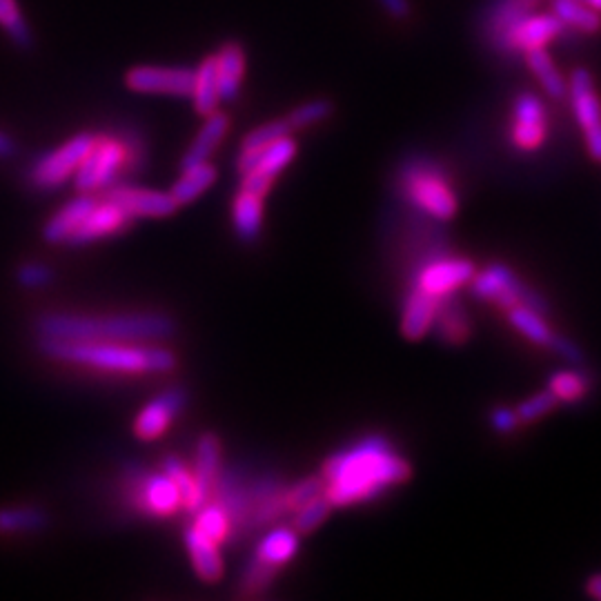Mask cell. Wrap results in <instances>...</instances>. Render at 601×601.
<instances>
[{
	"instance_id": "1",
	"label": "cell",
	"mask_w": 601,
	"mask_h": 601,
	"mask_svg": "<svg viewBox=\"0 0 601 601\" xmlns=\"http://www.w3.org/2000/svg\"><path fill=\"white\" fill-rule=\"evenodd\" d=\"M410 472L408 463L392 455L386 443L372 439L325 461L323 477L330 481L325 495L332 506H350L377 497L388 486L401 484Z\"/></svg>"
},
{
	"instance_id": "2",
	"label": "cell",
	"mask_w": 601,
	"mask_h": 601,
	"mask_svg": "<svg viewBox=\"0 0 601 601\" xmlns=\"http://www.w3.org/2000/svg\"><path fill=\"white\" fill-rule=\"evenodd\" d=\"M43 339L56 341H118L136 343L172 337L174 323L163 314H116V317H74L52 314L38 321Z\"/></svg>"
},
{
	"instance_id": "3",
	"label": "cell",
	"mask_w": 601,
	"mask_h": 601,
	"mask_svg": "<svg viewBox=\"0 0 601 601\" xmlns=\"http://www.w3.org/2000/svg\"><path fill=\"white\" fill-rule=\"evenodd\" d=\"M41 350L56 361L110 372H170L176 357L165 348H141L118 341H56L41 339Z\"/></svg>"
},
{
	"instance_id": "4",
	"label": "cell",
	"mask_w": 601,
	"mask_h": 601,
	"mask_svg": "<svg viewBox=\"0 0 601 601\" xmlns=\"http://www.w3.org/2000/svg\"><path fill=\"white\" fill-rule=\"evenodd\" d=\"M125 139H94L90 152L76 170L78 192L92 194L114 181V176L127 165Z\"/></svg>"
},
{
	"instance_id": "5",
	"label": "cell",
	"mask_w": 601,
	"mask_h": 601,
	"mask_svg": "<svg viewBox=\"0 0 601 601\" xmlns=\"http://www.w3.org/2000/svg\"><path fill=\"white\" fill-rule=\"evenodd\" d=\"M92 145V134H76L74 139L63 143L58 150L38 159L32 167V172H29V179H32L38 190H52V187L63 185L78 170V165L83 163Z\"/></svg>"
},
{
	"instance_id": "6",
	"label": "cell",
	"mask_w": 601,
	"mask_h": 601,
	"mask_svg": "<svg viewBox=\"0 0 601 601\" xmlns=\"http://www.w3.org/2000/svg\"><path fill=\"white\" fill-rule=\"evenodd\" d=\"M568 87L570 96H573L577 121L586 136L588 152L601 163V101L595 92L593 76L584 67H579V70L573 72Z\"/></svg>"
},
{
	"instance_id": "7",
	"label": "cell",
	"mask_w": 601,
	"mask_h": 601,
	"mask_svg": "<svg viewBox=\"0 0 601 601\" xmlns=\"http://www.w3.org/2000/svg\"><path fill=\"white\" fill-rule=\"evenodd\" d=\"M475 294L481 299H492L506 305V308L524 305V308H530L539 314L546 312V305L541 303L537 294H532L524 283L517 281L515 274L504 268V265H492L488 272L481 274L475 281Z\"/></svg>"
},
{
	"instance_id": "8",
	"label": "cell",
	"mask_w": 601,
	"mask_h": 601,
	"mask_svg": "<svg viewBox=\"0 0 601 601\" xmlns=\"http://www.w3.org/2000/svg\"><path fill=\"white\" fill-rule=\"evenodd\" d=\"M125 85L141 94L190 96L194 85V70L190 67H150L141 65L125 74Z\"/></svg>"
},
{
	"instance_id": "9",
	"label": "cell",
	"mask_w": 601,
	"mask_h": 601,
	"mask_svg": "<svg viewBox=\"0 0 601 601\" xmlns=\"http://www.w3.org/2000/svg\"><path fill=\"white\" fill-rule=\"evenodd\" d=\"M566 32V25L555 14L530 12L510 29L504 41L497 47L501 54H521L532 47H546Z\"/></svg>"
},
{
	"instance_id": "10",
	"label": "cell",
	"mask_w": 601,
	"mask_h": 601,
	"mask_svg": "<svg viewBox=\"0 0 601 601\" xmlns=\"http://www.w3.org/2000/svg\"><path fill=\"white\" fill-rule=\"evenodd\" d=\"M103 199L118 205L130 216H150V219H163L179 210L170 192L139 190V187H110L103 192Z\"/></svg>"
},
{
	"instance_id": "11",
	"label": "cell",
	"mask_w": 601,
	"mask_h": 601,
	"mask_svg": "<svg viewBox=\"0 0 601 601\" xmlns=\"http://www.w3.org/2000/svg\"><path fill=\"white\" fill-rule=\"evenodd\" d=\"M537 7L539 0H490L484 16H481V32L486 34L488 45L497 52L510 29L526 14L535 12Z\"/></svg>"
},
{
	"instance_id": "12",
	"label": "cell",
	"mask_w": 601,
	"mask_h": 601,
	"mask_svg": "<svg viewBox=\"0 0 601 601\" xmlns=\"http://www.w3.org/2000/svg\"><path fill=\"white\" fill-rule=\"evenodd\" d=\"M408 192L412 194V199L421 205L423 210H428L432 216L437 219H452L457 212V201L452 192L448 190V185L443 183L439 174H430V172H415L408 176Z\"/></svg>"
},
{
	"instance_id": "13",
	"label": "cell",
	"mask_w": 601,
	"mask_h": 601,
	"mask_svg": "<svg viewBox=\"0 0 601 601\" xmlns=\"http://www.w3.org/2000/svg\"><path fill=\"white\" fill-rule=\"evenodd\" d=\"M181 406H183V392L179 390L161 394L159 399L147 403V406L141 410V415L134 421L136 437L143 441L159 439L163 432L170 428V423L176 417V412L181 410Z\"/></svg>"
},
{
	"instance_id": "14",
	"label": "cell",
	"mask_w": 601,
	"mask_h": 601,
	"mask_svg": "<svg viewBox=\"0 0 601 601\" xmlns=\"http://www.w3.org/2000/svg\"><path fill=\"white\" fill-rule=\"evenodd\" d=\"M132 216L123 212L118 205L105 201L96 203V208L90 212V216L83 221L81 228L74 232L70 239L72 245H87L98 239H105V236L121 232L127 223H130Z\"/></svg>"
},
{
	"instance_id": "15",
	"label": "cell",
	"mask_w": 601,
	"mask_h": 601,
	"mask_svg": "<svg viewBox=\"0 0 601 601\" xmlns=\"http://www.w3.org/2000/svg\"><path fill=\"white\" fill-rule=\"evenodd\" d=\"M544 127H546V114L544 105L537 96L521 94L515 103V130H512V139L524 150H535V147L544 141Z\"/></svg>"
},
{
	"instance_id": "16",
	"label": "cell",
	"mask_w": 601,
	"mask_h": 601,
	"mask_svg": "<svg viewBox=\"0 0 601 601\" xmlns=\"http://www.w3.org/2000/svg\"><path fill=\"white\" fill-rule=\"evenodd\" d=\"M510 323L515 325V328L521 334H526V337L530 341L541 343V346L553 348L559 354H564V357L570 359V361H579L581 359L573 343H568V341H564L561 337H555V334L548 330V325L544 321H541V317H539V314L535 310L524 308V305H512V308H510Z\"/></svg>"
},
{
	"instance_id": "17",
	"label": "cell",
	"mask_w": 601,
	"mask_h": 601,
	"mask_svg": "<svg viewBox=\"0 0 601 601\" xmlns=\"http://www.w3.org/2000/svg\"><path fill=\"white\" fill-rule=\"evenodd\" d=\"M136 504L139 508L152 512V515H174L183 506L181 492L174 486V481L163 475H154L143 479L136 490Z\"/></svg>"
},
{
	"instance_id": "18",
	"label": "cell",
	"mask_w": 601,
	"mask_h": 601,
	"mask_svg": "<svg viewBox=\"0 0 601 601\" xmlns=\"http://www.w3.org/2000/svg\"><path fill=\"white\" fill-rule=\"evenodd\" d=\"M96 199L90 194L78 196V199L70 201L67 205H63L61 212H56L52 219L47 221L43 236L47 243H63L70 241L74 232L81 228L83 221L90 216V212L96 208Z\"/></svg>"
},
{
	"instance_id": "19",
	"label": "cell",
	"mask_w": 601,
	"mask_h": 601,
	"mask_svg": "<svg viewBox=\"0 0 601 601\" xmlns=\"http://www.w3.org/2000/svg\"><path fill=\"white\" fill-rule=\"evenodd\" d=\"M472 274L475 270H472L470 261H437L421 272L419 288L435 294V297H443V294L459 288L461 283L470 281Z\"/></svg>"
},
{
	"instance_id": "20",
	"label": "cell",
	"mask_w": 601,
	"mask_h": 601,
	"mask_svg": "<svg viewBox=\"0 0 601 601\" xmlns=\"http://www.w3.org/2000/svg\"><path fill=\"white\" fill-rule=\"evenodd\" d=\"M230 116L223 112H212L210 116H205V125L201 127V132L196 134L194 143L190 145V150L185 152V156L181 159V167H192L205 163L214 154L216 147L223 143L225 136L230 132Z\"/></svg>"
},
{
	"instance_id": "21",
	"label": "cell",
	"mask_w": 601,
	"mask_h": 601,
	"mask_svg": "<svg viewBox=\"0 0 601 601\" xmlns=\"http://www.w3.org/2000/svg\"><path fill=\"white\" fill-rule=\"evenodd\" d=\"M437 305H439V297L417 288L415 294L408 299L406 310H403V321H401L403 337L410 341H419L426 337L428 330L432 328V323H435Z\"/></svg>"
},
{
	"instance_id": "22",
	"label": "cell",
	"mask_w": 601,
	"mask_h": 601,
	"mask_svg": "<svg viewBox=\"0 0 601 601\" xmlns=\"http://www.w3.org/2000/svg\"><path fill=\"white\" fill-rule=\"evenodd\" d=\"M290 132H292V127L288 121H285V118H279V121H270L261 127H256L254 132H250L243 139L241 154H239V172L241 174L252 172L265 147L272 145L274 141L283 139V136H290Z\"/></svg>"
},
{
	"instance_id": "23",
	"label": "cell",
	"mask_w": 601,
	"mask_h": 601,
	"mask_svg": "<svg viewBox=\"0 0 601 601\" xmlns=\"http://www.w3.org/2000/svg\"><path fill=\"white\" fill-rule=\"evenodd\" d=\"M185 544L187 550H190L196 575H199L203 581H210V584L223 577V559L214 541L203 537L196 528H190L185 532Z\"/></svg>"
},
{
	"instance_id": "24",
	"label": "cell",
	"mask_w": 601,
	"mask_h": 601,
	"mask_svg": "<svg viewBox=\"0 0 601 601\" xmlns=\"http://www.w3.org/2000/svg\"><path fill=\"white\" fill-rule=\"evenodd\" d=\"M216 65H219V94L221 101L230 103L239 96L243 72H245V54L239 43H225L219 54H216Z\"/></svg>"
},
{
	"instance_id": "25",
	"label": "cell",
	"mask_w": 601,
	"mask_h": 601,
	"mask_svg": "<svg viewBox=\"0 0 601 601\" xmlns=\"http://www.w3.org/2000/svg\"><path fill=\"white\" fill-rule=\"evenodd\" d=\"M192 101L194 110L201 116H210L219 110V65H216V56H208L199 65V70H194V85H192Z\"/></svg>"
},
{
	"instance_id": "26",
	"label": "cell",
	"mask_w": 601,
	"mask_h": 601,
	"mask_svg": "<svg viewBox=\"0 0 601 601\" xmlns=\"http://www.w3.org/2000/svg\"><path fill=\"white\" fill-rule=\"evenodd\" d=\"M219 461H221V441L212 432H205L199 439V448H196V470L194 481L199 486L203 501L214 492L216 481H219Z\"/></svg>"
},
{
	"instance_id": "27",
	"label": "cell",
	"mask_w": 601,
	"mask_h": 601,
	"mask_svg": "<svg viewBox=\"0 0 601 601\" xmlns=\"http://www.w3.org/2000/svg\"><path fill=\"white\" fill-rule=\"evenodd\" d=\"M216 181V167L212 163H199V165H192V167H185L183 170V176L179 181H176L172 185V199L176 201V205H187L199 199V196L208 190V187H212Z\"/></svg>"
},
{
	"instance_id": "28",
	"label": "cell",
	"mask_w": 601,
	"mask_h": 601,
	"mask_svg": "<svg viewBox=\"0 0 601 601\" xmlns=\"http://www.w3.org/2000/svg\"><path fill=\"white\" fill-rule=\"evenodd\" d=\"M524 56L530 72L535 74L539 85L544 87V92L553 98H564L568 92V85L557 72V67L553 63V58H550V54L546 52V47H532L528 52H524Z\"/></svg>"
},
{
	"instance_id": "29",
	"label": "cell",
	"mask_w": 601,
	"mask_h": 601,
	"mask_svg": "<svg viewBox=\"0 0 601 601\" xmlns=\"http://www.w3.org/2000/svg\"><path fill=\"white\" fill-rule=\"evenodd\" d=\"M297 548H299V539L294 535V530L279 528V530H272L270 535L261 541L259 550H256V557L265 561L268 566H272L274 570H281L294 555H297Z\"/></svg>"
},
{
	"instance_id": "30",
	"label": "cell",
	"mask_w": 601,
	"mask_h": 601,
	"mask_svg": "<svg viewBox=\"0 0 601 601\" xmlns=\"http://www.w3.org/2000/svg\"><path fill=\"white\" fill-rule=\"evenodd\" d=\"M553 14L566 27H575L584 34H595L601 27V14L584 0H553Z\"/></svg>"
},
{
	"instance_id": "31",
	"label": "cell",
	"mask_w": 601,
	"mask_h": 601,
	"mask_svg": "<svg viewBox=\"0 0 601 601\" xmlns=\"http://www.w3.org/2000/svg\"><path fill=\"white\" fill-rule=\"evenodd\" d=\"M234 228L239 232L243 239H254L261 230V221H263V199L256 194L243 192L236 196L234 201Z\"/></svg>"
},
{
	"instance_id": "32",
	"label": "cell",
	"mask_w": 601,
	"mask_h": 601,
	"mask_svg": "<svg viewBox=\"0 0 601 601\" xmlns=\"http://www.w3.org/2000/svg\"><path fill=\"white\" fill-rule=\"evenodd\" d=\"M163 468H165V475L174 481L176 488H179L183 506L190 512H199V508L205 506V501L201 497L199 486H196L194 475H190V472L183 468V463L176 457H167Z\"/></svg>"
},
{
	"instance_id": "33",
	"label": "cell",
	"mask_w": 601,
	"mask_h": 601,
	"mask_svg": "<svg viewBox=\"0 0 601 601\" xmlns=\"http://www.w3.org/2000/svg\"><path fill=\"white\" fill-rule=\"evenodd\" d=\"M47 519L43 510L36 508H3L0 510V535H18V532H36L45 528Z\"/></svg>"
},
{
	"instance_id": "34",
	"label": "cell",
	"mask_w": 601,
	"mask_h": 601,
	"mask_svg": "<svg viewBox=\"0 0 601 601\" xmlns=\"http://www.w3.org/2000/svg\"><path fill=\"white\" fill-rule=\"evenodd\" d=\"M294 154H297V143H294L290 136H283V139L265 147L259 156V161L254 165V170L277 179V174L294 159Z\"/></svg>"
},
{
	"instance_id": "35",
	"label": "cell",
	"mask_w": 601,
	"mask_h": 601,
	"mask_svg": "<svg viewBox=\"0 0 601 601\" xmlns=\"http://www.w3.org/2000/svg\"><path fill=\"white\" fill-rule=\"evenodd\" d=\"M0 27L18 47L32 45V29H29L16 0H0Z\"/></svg>"
},
{
	"instance_id": "36",
	"label": "cell",
	"mask_w": 601,
	"mask_h": 601,
	"mask_svg": "<svg viewBox=\"0 0 601 601\" xmlns=\"http://www.w3.org/2000/svg\"><path fill=\"white\" fill-rule=\"evenodd\" d=\"M199 519H196V530L201 532L203 537H208L210 541H214L216 546L221 544V541L230 535V517L228 512H225V508L221 504H212V506H205V508H199Z\"/></svg>"
},
{
	"instance_id": "37",
	"label": "cell",
	"mask_w": 601,
	"mask_h": 601,
	"mask_svg": "<svg viewBox=\"0 0 601 601\" xmlns=\"http://www.w3.org/2000/svg\"><path fill=\"white\" fill-rule=\"evenodd\" d=\"M332 112H334L332 101H328V98H314V101H310V103L294 107V110L285 116V121L290 123L292 132H294V130H303V127H310V125H317V123L325 121V118L332 116Z\"/></svg>"
},
{
	"instance_id": "38",
	"label": "cell",
	"mask_w": 601,
	"mask_h": 601,
	"mask_svg": "<svg viewBox=\"0 0 601 601\" xmlns=\"http://www.w3.org/2000/svg\"><path fill=\"white\" fill-rule=\"evenodd\" d=\"M330 510H332V501L328 499V495H321L314 501H310V504L301 506L297 512V517H294V530L301 532V535H308V532H314L317 530L325 519L330 517Z\"/></svg>"
},
{
	"instance_id": "39",
	"label": "cell",
	"mask_w": 601,
	"mask_h": 601,
	"mask_svg": "<svg viewBox=\"0 0 601 601\" xmlns=\"http://www.w3.org/2000/svg\"><path fill=\"white\" fill-rule=\"evenodd\" d=\"M279 570H274L272 566L265 564L259 557H254L252 564L245 568L243 579H241V595L243 597H256L265 593V590L270 588L274 575H277Z\"/></svg>"
},
{
	"instance_id": "40",
	"label": "cell",
	"mask_w": 601,
	"mask_h": 601,
	"mask_svg": "<svg viewBox=\"0 0 601 601\" xmlns=\"http://www.w3.org/2000/svg\"><path fill=\"white\" fill-rule=\"evenodd\" d=\"M325 490H328V481H325V477L303 479L297 486L285 492V508L299 510L301 506L310 504V501L325 495Z\"/></svg>"
},
{
	"instance_id": "41",
	"label": "cell",
	"mask_w": 601,
	"mask_h": 601,
	"mask_svg": "<svg viewBox=\"0 0 601 601\" xmlns=\"http://www.w3.org/2000/svg\"><path fill=\"white\" fill-rule=\"evenodd\" d=\"M557 406V397L553 390H546V392H539L535 394V397H530L528 401H524L517 410V419L521 421H535L539 417H544L546 412H550Z\"/></svg>"
},
{
	"instance_id": "42",
	"label": "cell",
	"mask_w": 601,
	"mask_h": 601,
	"mask_svg": "<svg viewBox=\"0 0 601 601\" xmlns=\"http://www.w3.org/2000/svg\"><path fill=\"white\" fill-rule=\"evenodd\" d=\"M550 390L555 392L557 399L573 401V399H579L581 394H584L586 383H584V379L579 377V374L559 372V374H555L553 381H550Z\"/></svg>"
},
{
	"instance_id": "43",
	"label": "cell",
	"mask_w": 601,
	"mask_h": 601,
	"mask_svg": "<svg viewBox=\"0 0 601 601\" xmlns=\"http://www.w3.org/2000/svg\"><path fill=\"white\" fill-rule=\"evenodd\" d=\"M49 279H52V272L41 263H27L18 270V281H21L25 288H41Z\"/></svg>"
},
{
	"instance_id": "44",
	"label": "cell",
	"mask_w": 601,
	"mask_h": 601,
	"mask_svg": "<svg viewBox=\"0 0 601 601\" xmlns=\"http://www.w3.org/2000/svg\"><path fill=\"white\" fill-rule=\"evenodd\" d=\"M379 3L392 18H399V21H406L410 16V0H379Z\"/></svg>"
},
{
	"instance_id": "45",
	"label": "cell",
	"mask_w": 601,
	"mask_h": 601,
	"mask_svg": "<svg viewBox=\"0 0 601 601\" xmlns=\"http://www.w3.org/2000/svg\"><path fill=\"white\" fill-rule=\"evenodd\" d=\"M517 415H512L510 410H497L492 415V426H495L499 432H508L517 426Z\"/></svg>"
},
{
	"instance_id": "46",
	"label": "cell",
	"mask_w": 601,
	"mask_h": 601,
	"mask_svg": "<svg viewBox=\"0 0 601 601\" xmlns=\"http://www.w3.org/2000/svg\"><path fill=\"white\" fill-rule=\"evenodd\" d=\"M14 150H16V145L12 141V136L0 132V159H7V156H12Z\"/></svg>"
},
{
	"instance_id": "47",
	"label": "cell",
	"mask_w": 601,
	"mask_h": 601,
	"mask_svg": "<svg viewBox=\"0 0 601 601\" xmlns=\"http://www.w3.org/2000/svg\"><path fill=\"white\" fill-rule=\"evenodd\" d=\"M588 593L593 597H597V599H601V575L588 579Z\"/></svg>"
},
{
	"instance_id": "48",
	"label": "cell",
	"mask_w": 601,
	"mask_h": 601,
	"mask_svg": "<svg viewBox=\"0 0 601 601\" xmlns=\"http://www.w3.org/2000/svg\"><path fill=\"white\" fill-rule=\"evenodd\" d=\"M586 3L593 7V9H597V12L601 14V0H586Z\"/></svg>"
},
{
	"instance_id": "49",
	"label": "cell",
	"mask_w": 601,
	"mask_h": 601,
	"mask_svg": "<svg viewBox=\"0 0 601 601\" xmlns=\"http://www.w3.org/2000/svg\"><path fill=\"white\" fill-rule=\"evenodd\" d=\"M584 3H586V0H584Z\"/></svg>"
}]
</instances>
